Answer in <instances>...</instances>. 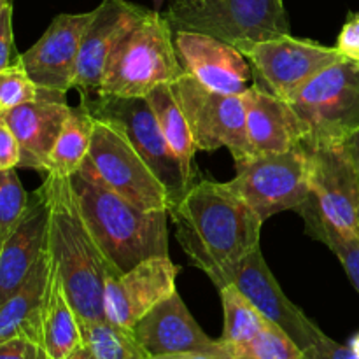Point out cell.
<instances>
[{"mask_svg": "<svg viewBox=\"0 0 359 359\" xmlns=\"http://www.w3.org/2000/svg\"><path fill=\"white\" fill-rule=\"evenodd\" d=\"M237 174L226 184L265 223L284 210H298L311 196L309 153L302 146L284 153L252 154L235 161Z\"/></svg>", "mask_w": 359, "mask_h": 359, "instance_id": "obj_7", "label": "cell"}, {"mask_svg": "<svg viewBox=\"0 0 359 359\" xmlns=\"http://www.w3.org/2000/svg\"><path fill=\"white\" fill-rule=\"evenodd\" d=\"M335 48L344 58L359 63V13H351L347 16Z\"/></svg>", "mask_w": 359, "mask_h": 359, "instance_id": "obj_33", "label": "cell"}, {"mask_svg": "<svg viewBox=\"0 0 359 359\" xmlns=\"http://www.w3.org/2000/svg\"><path fill=\"white\" fill-rule=\"evenodd\" d=\"M77 172L142 210H168L170 205L167 189L125 133L100 119L95 121L90 151Z\"/></svg>", "mask_w": 359, "mask_h": 359, "instance_id": "obj_8", "label": "cell"}, {"mask_svg": "<svg viewBox=\"0 0 359 359\" xmlns=\"http://www.w3.org/2000/svg\"><path fill=\"white\" fill-rule=\"evenodd\" d=\"M175 53L184 74L209 90L242 95L252 83L251 63L235 46L202 32H174Z\"/></svg>", "mask_w": 359, "mask_h": 359, "instance_id": "obj_17", "label": "cell"}, {"mask_svg": "<svg viewBox=\"0 0 359 359\" xmlns=\"http://www.w3.org/2000/svg\"><path fill=\"white\" fill-rule=\"evenodd\" d=\"M151 359H235L233 353L228 346H224L216 353H181V354H167V356H158Z\"/></svg>", "mask_w": 359, "mask_h": 359, "instance_id": "obj_37", "label": "cell"}, {"mask_svg": "<svg viewBox=\"0 0 359 359\" xmlns=\"http://www.w3.org/2000/svg\"><path fill=\"white\" fill-rule=\"evenodd\" d=\"M91 18L93 11L58 14L41 39L20 55V63L39 93L67 100L76 76L81 41Z\"/></svg>", "mask_w": 359, "mask_h": 359, "instance_id": "obj_13", "label": "cell"}, {"mask_svg": "<svg viewBox=\"0 0 359 359\" xmlns=\"http://www.w3.org/2000/svg\"><path fill=\"white\" fill-rule=\"evenodd\" d=\"M307 147L311 198L319 216L342 235H359V175L344 146Z\"/></svg>", "mask_w": 359, "mask_h": 359, "instance_id": "obj_12", "label": "cell"}, {"mask_svg": "<svg viewBox=\"0 0 359 359\" xmlns=\"http://www.w3.org/2000/svg\"><path fill=\"white\" fill-rule=\"evenodd\" d=\"M342 146H344V149H346V153L349 154L351 161L354 163V167H356V172L359 175V130L358 132H354L353 135H351L349 139L342 144Z\"/></svg>", "mask_w": 359, "mask_h": 359, "instance_id": "obj_38", "label": "cell"}, {"mask_svg": "<svg viewBox=\"0 0 359 359\" xmlns=\"http://www.w3.org/2000/svg\"><path fill=\"white\" fill-rule=\"evenodd\" d=\"M49 198L44 184L28 198L20 223L0 245V305L28 279L48 248Z\"/></svg>", "mask_w": 359, "mask_h": 359, "instance_id": "obj_19", "label": "cell"}, {"mask_svg": "<svg viewBox=\"0 0 359 359\" xmlns=\"http://www.w3.org/2000/svg\"><path fill=\"white\" fill-rule=\"evenodd\" d=\"M95 121H97L95 116L83 104L70 107L69 116L49 156L46 174L72 177L79 170L90 151Z\"/></svg>", "mask_w": 359, "mask_h": 359, "instance_id": "obj_25", "label": "cell"}, {"mask_svg": "<svg viewBox=\"0 0 359 359\" xmlns=\"http://www.w3.org/2000/svg\"><path fill=\"white\" fill-rule=\"evenodd\" d=\"M153 2H154V11H160V7L163 6L165 0H153Z\"/></svg>", "mask_w": 359, "mask_h": 359, "instance_id": "obj_41", "label": "cell"}, {"mask_svg": "<svg viewBox=\"0 0 359 359\" xmlns=\"http://www.w3.org/2000/svg\"><path fill=\"white\" fill-rule=\"evenodd\" d=\"M146 98L149 102L151 109H153L154 116H156L161 133L167 139L168 146L174 151L177 160L181 161L186 179L193 184L195 182L193 181L195 179L193 158H195V153L198 149H196L195 140H193L188 119H186L181 105H179L177 98L172 91V86L167 83L158 84Z\"/></svg>", "mask_w": 359, "mask_h": 359, "instance_id": "obj_24", "label": "cell"}, {"mask_svg": "<svg viewBox=\"0 0 359 359\" xmlns=\"http://www.w3.org/2000/svg\"><path fill=\"white\" fill-rule=\"evenodd\" d=\"M51 265V255L46 248L23 286L0 305V344L28 339L42 346V316Z\"/></svg>", "mask_w": 359, "mask_h": 359, "instance_id": "obj_22", "label": "cell"}, {"mask_svg": "<svg viewBox=\"0 0 359 359\" xmlns=\"http://www.w3.org/2000/svg\"><path fill=\"white\" fill-rule=\"evenodd\" d=\"M179 266L170 256H154L105 283L104 312L109 323L132 330L140 318L175 293Z\"/></svg>", "mask_w": 359, "mask_h": 359, "instance_id": "obj_15", "label": "cell"}, {"mask_svg": "<svg viewBox=\"0 0 359 359\" xmlns=\"http://www.w3.org/2000/svg\"><path fill=\"white\" fill-rule=\"evenodd\" d=\"M132 332L149 358L181 353H216L224 347L221 340L210 339L200 328L177 291L154 305L135 323Z\"/></svg>", "mask_w": 359, "mask_h": 359, "instance_id": "obj_18", "label": "cell"}, {"mask_svg": "<svg viewBox=\"0 0 359 359\" xmlns=\"http://www.w3.org/2000/svg\"><path fill=\"white\" fill-rule=\"evenodd\" d=\"M170 86L188 119L196 149L212 153L226 147L235 161L255 154L245 130L242 95L209 90L189 74H182Z\"/></svg>", "mask_w": 359, "mask_h": 359, "instance_id": "obj_10", "label": "cell"}, {"mask_svg": "<svg viewBox=\"0 0 359 359\" xmlns=\"http://www.w3.org/2000/svg\"><path fill=\"white\" fill-rule=\"evenodd\" d=\"M69 112L67 100L41 93L35 100L4 112V119L20 144V167L48 172L49 156Z\"/></svg>", "mask_w": 359, "mask_h": 359, "instance_id": "obj_21", "label": "cell"}, {"mask_svg": "<svg viewBox=\"0 0 359 359\" xmlns=\"http://www.w3.org/2000/svg\"><path fill=\"white\" fill-rule=\"evenodd\" d=\"M18 58L20 56H16L14 51L13 6H9L0 14V72L16 63Z\"/></svg>", "mask_w": 359, "mask_h": 359, "instance_id": "obj_34", "label": "cell"}, {"mask_svg": "<svg viewBox=\"0 0 359 359\" xmlns=\"http://www.w3.org/2000/svg\"><path fill=\"white\" fill-rule=\"evenodd\" d=\"M81 104L100 121L114 125L125 133L133 149L140 154L147 167L154 172L168 195V209L191 188L186 179L181 161L161 133L158 119L146 97H91L81 98Z\"/></svg>", "mask_w": 359, "mask_h": 359, "instance_id": "obj_9", "label": "cell"}, {"mask_svg": "<svg viewBox=\"0 0 359 359\" xmlns=\"http://www.w3.org/2000/svg\"><path fill=\"white\" fill-rule=\"evenodd\" d=\"M149 9L126 0H102L93 9V18L81 41L72 88L81 98L97 97L109 58L132 28H135Z\"/></svg>", "mask_w": 359, "mask_h": 359, "instance_id": "obj_16", "label": "cell"}, {"mask_svg": "<svg viewBox=\"0 0 359 359\" xmlns=\"http://www.w3.org/2000/svg\"><path fill=\"white\" fill-rule=\"evenodd\" d=\"M63 359H97V358L93 356V353H91V349L86 346V344L81 342L76 349L70 351V353Z\"/></svg>", "mask_w": 359, "mask_h": 359, "instance_id": "obj_39", "label": "cell"}, {"mask_svg": "<svg viewBox=\"0 0 359 359\" xmlns=\"http://www.w3.org/2000/svg\"><path fill=\"white\" fill-rule=\"evenodd\" d=\"M21 151L13 130L0 114V170L20 167Z\"/></svg>", "mask_w": 359, "mask_h": 359, "instance_id": "obj_36", "label": "cell"}, {"mask_svg": "<svg viewBox=\"0 0 359 359\" xmlns=\"http://www.w3.org/2000/svg\"><path fill=\"white\" fill-rule=\"evenodd\" d=\"M219 297L224 314L223 335H221L219 340L224 346L230 347V349H237V347L245 346L266 325V319L231 284L219 287Z\"/></svg>", "mask_w": 359, "mask_h": 359, "instance_id": "obj_26", "label": "cell"}, {"mask_svg": "<svg viewBox=\"0 0 359 359\" xmlns=\"http://www.w3.org/2000/svg\"><path fill=\"white\" fill-rule=\"evenodd\" d=\"M81 342L83 337H81L77 316L72 305L69 304L55 265H51L44 316H42V347L49 359H63Z\"/></svg>", "mask_w": 359, "mask_h": 359, "instance_id": "obj_23", "label": "cell"}, {"mask_svg": "<svg viewBox=\"0 0 359 359\" xmlns=\"http://www.w3.org/2000/svg\"><path fill=\"white\" fill-rule=\"evenodd\" d=\"M182 74L170 23L160 11H149L111 55L97 97H147L158 84L175 83Z\"/></svg>", "mask_w": 359, "mask_h": 359, "instance_id": "obj_4", "label": "cell"}, {"mask_svg": "<svg viewBox=\"0 0 359 359\" xmlns=\"http://www.w3.org/2000/svg\"><path fill=\"white\" fill-rule=\"evenodd\" d=\"M168 216L182 251L212 283L259 248L262 217L226 182H193Z\"/></svg>", "mask_w": 359, "mask_h": 359, "instance_id": "obj_1", "label": "cell"}, {"mask_svg": "<svg viewBox=\"0 0 359 359\" xmlns=\"http://www.w3.org/2000/svg\"><path fill=\"white\" fill-rule=\"evenodd\" d=\"M0 359H49L44 347L28 339H13L0 344Z\"/></svg>", "mask_w": 359, "mask_h": 359, "instance_id": "obj_35", "label": "cell"}, {"mask_svg": "<svg viewBox=\"0 0 359 359\" xmlns=\"http://www.w3.org/2000/svg\"><path fill=\"white\" fill-rule=\"evenodd\" d=\"M28 198L16 170H0V245L20 223Z\"/></svg>", "mask_w": 359, "mask_h": 359, "instance_id": "obj_30", "label": "cell"}, {"mask_svg": "<svg viewBox=\"0 0 359 359\" xmlns=\"http://www.w3.org/2000/svg\"><path fill=\"white\" fill-rule=\"evenodd\" d=\"M238 51L251 63L256 83L284 100H291L307 81L326 67L344 60L337 48H328L293 35L251 42Z\"/></svg>", "mask_w": 359, "mask_h": 359, "instance_id": "obj_11", "label": "cell"}, {"mask_svg": "<svg viewBox=\"0 0 359 359\" xmlns=\"http://www.w3.org/2000/svg\"><path fill=\"white\" fill-rule=\"evenodd\" d=\"M305 359H359V354L351 346H342L330 339L321 328L316 333L311 346L304 351Z\"/></svg>", "mask_w": 359, "mask_h": 359, "instance_id": "obj_32", "label": "cell"}, {"mask_svg": "<svg viewBox=\"0 0 359 359\" xmlns=\"http://www.w3.org/2000/svg\"><path fill=\"white\" fill-rule=\"evenodd\" d=\"M231 353L235 359H300L304 356L300 347L270 321L251 342L231 349Z\"/></svg>", "mask_w": 359, "mask_h": 359, "instance_id": "obj_29", "label": "cell"}, {"mask_svg": "<svg viewBox=\"0 0 359 359\" xmlns=\"http://www.w3.org/2000/svg\"><path fill=\"white\" fill-rule=\"evenodd\" d=\"M70 181L88 228L116 272L168 256V210L139 209L81 172Z\"/></svg>", "mask_w": 359, "mask_h": 359, "instance_id": "obj_3", "label": "cell"}, {"mask_svg": "<svg viewBox=\"0 0 359 359\" xmlns=\"http://www.w3.org/2000/svg\"><path fill=\"white\" fill-rule=\"evenodd\" d=\"M175 2H196V0H175Z\"/></svg>", "mask_w": 359, "mask_h": 359, "instance_id": "obj_42", "label": "cell"}, {"mask_svg": "<svg viewBox=\"0 0 359 359\" xmlns=\"http://www.w3.org/2000/svg\"><path fill=\"white\" fill-rule=\"evenodd\" d=\"M300 359H305V358H304V356H302V358H300Z\"/></svg>", "mask_w": 359, "mask_h": 359, "instance_id": "obj_43", "label": "cell"}, {"mask_svg": "<svg viewBox=\"0 0 359 359\" xmlns=\"http://www.w3.org/2000/svg\"><path fill=\"white\" fill-rule=\"evenodd\" d=\"M242 102L248 139L255 154L284 153L307 140V125L290 100L277 97L255 81L242 93Z\"/></svg>", "mask_w": 359, "mask_h": 359, "instance_id": "obj_20", "label": "cell"}, {"mask_svg": "<svg viewBox=\"0 0 359 359\" xmlns=\"http://www.w3.org/2000/svg\"><path fill=\"white\" fill-rule=\"evenodd\" d=\"M305 219V230L316 241L323 242L339 258L347 277L359 293V235H342L323 221L318 207L309 196L307 202L297 210Z\"/></svg>", "mask_w": 359, "mask_h": 359, "instance_id": "obj_27", "label": "cell"}, {"mask_svg": "<svg viewBox=\"0 0 359 359\" xmlns=\"http://www.w3.org/2000/svg\"><path fill=\"white\" fill-rule=\"evenodd\" d=\"M37 97L39 88L25 72L20 58L9 69L0 72V114L18 107V105L35 100Z\"/></svg>", "mask_w": 359, "mask_h": 359, "instance_id": "obj_31", "label": "cell"}, {"mask_svg": "<svg viewBox=\"0 0 359 359\" xmlns=\"http://www.w3.org/2000/svg\"><path fill=\"white\" fill-rule=\"evenodd\" d=\"M49 198L48 251L77 321H104L105 283L118 273L95 242L79 210L70 177L46 174Z\"/></svg>", "mask_w": 359, "mask_h": 359, "instance_id": "obj_2", "label": "cell"}, {"mask_svg": "<svg viewBox=\"0 0 359 359\" xmlns=\"http://www.w3.org/2000/svg\"><path fill=\"white\" fill-rule=\"evenodd\" d=\"M79 328L83 342L97 359H151L132 330L112 325L107 319L81 323Z\"/></svg>", "mask_w": 359, "mask_h": 359, "instance_id": "obj_28", "label": "cell"}, {"mask_svg": "<svg viewBox=\"0 0 359 359\" xmlns=\"http://www.w3.org/2000/svg\"><path fill=\"white\" fill-rule=\"evenodd\" d=\"M290 102L307 125L304 146H340L359 130V63L344 58L326 67Z\"/></svg>", "mask_w": 359, "mask_h": 359, "instance_id": "obj_6", "label": "cell"}, {"mask_svg": "<svg viewBox=\"0 0 359 359\" xmlns=\"http://www.w3.org/2000/svg\"><path fill=\"white\" fill-rule=\"evenodd\" d=\"M9 6H13V0H0V14H2Z\"/></svg>", "mask_w": 359, "mask_h": 359, "instance_id": "obj_40", "label": "cell"}, {"mask_svg": "<svg viewBox=\"0 0 359 359\" xmlns=\"http://www.w3.org/2000/svg\"><path fill=\"white\" fill-rule=\"evenodd\" d=\"M216 287L231 286L237 287L259 312L266 321L279 326L304 353L314 340L319 326L312 323L290 298L284 294L273 273L270 272L262 249H256L245 256L233 269L226 270L216 280Z\"/></svg>", "mask_w": 359, "mask_h": 359, "instance_id": "obj_14", "label": "cell"}, {"mask_svg": "<svg viewBox=\"0 0 359 359\" xmlns=\"http://www.w3.org/2000/svg\"><path fill=\"white\" fill-rule=\"evenodd\" d=\"M165 18L172 32H202L237 49L251 42L290 35L283 0H172Z\"/></svg>", "mask_w": 359, "mask_h": 359, "instance_id": "obj_5", "label": "cell"}]
</instances>
